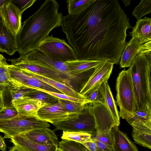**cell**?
Wrapping results in <instances>:
<instances>
[{"mask_svg":"<svg viewBox=\"0 0 151 151\" xmlns=\"http://www.w3.org/2000/svg\"><path fill=\"white\" fill-rule=\"evenodd\" d=\"M22 13L26 9L31 6L36 0H10Z\"/></svg>","mask_w":151,"mask_h":151,"instance_id":"cell-39","label":"cell"},{"mask_svg":"<svg viewBox=\"0 0 151 151\" xmlns=\"http://www.w3.org/2000/svg\"><path fill=\"white\" fill-rule=\"evenodd\" d=\"M149 54H151V41L142 44L132 37L127 42L119 62L120 67H129L138 55Z\"/></svg>","mask_w":151,"mask_h":151,"instance_id":"cell-14","label":"cell"},{"mask_svg":"<svg viewBox=\"0 0 151 151\" xmlns=\"http://www.w3.org/2000/svg\"><path fill=\"white\" fill-rule=\"evenodd\" d=\"M93 139L95 140L96 142L98 151H104L112 147L104 143L97 140L94 139Z\"/></svg>","mask_w":151,"mask_h":151,"instance_id":"cell-41","label":"cell"},{"mask_svg":"<svg viewBox=\"0 0 151 151\" xmlns=\"http://www.w3.org/2000/svg\"><path fill=\"white\" fill-rule=\"evenodd\" d=\"M22 100L39 102L41 103L43 106L55 103L58 101V98L47 93L35 89L30 92Z\"/></svg>","mask_w":151,"mask_h":151,"instance_id":"cell-26","label":"cell"},{"mask_svg":"<svg viewBox=\"0 0 151 151\" xmlns=\"http://www.w3.org/2000/svg\"><path fill=\"white\" fill-rule=\"evenodd\" d=\"M8 60L11 62V65L60 82L73 88L71 85L72 80L67 76L52 69L28 61L21 56L16 59H8Z\"/></svg>","mask_w":151,"mask_h":151,"instance_id":"cell-9","label":"cell"},{"mask_svg":"<svg viewBox=\"0 0 151 151\" xmlns=\"http://www.w3.org/2000/svg\"><path fill=\"white\" fill-rule=\"evenodd\" d=\"M20 135L39 144L55 145L58 147L59 145L57 135L49 128L34 129Z\"/></svg>","mask_w":151,"mask_h":151,"instance_id":"cell-16","label":"cell"},{"mask_svg":"<svg viewBox=\"0 0 151 151\" xmlns=\"http://www.w3.org/2000/svg\"><path fill=\"white\" fill-rule=\"evenodd\" d=\"M102 61L77 59L64 63L71 73L77 77L87 71L95 68Z\"/></svg>","mask_w":151,"mask_h":151,"instance_id":"cell-23","label":"cell"},{"mask_svg":"<svg viewBox=\"0 0 151 151\" xmlns=\"http://www.w3.org/2000/svg\"><path fill=\"white\" fill-rule=\"evenodd\" d=\"M18 116L16 109L11 104L9 106H5L0 111V121L10 119Z\"/></svg>","mask_w":151,"mask_h":151,"instance_id":"cell-36","label":"cell"},{"mask_svg":"<svg viewBox=\"0 0 151 151\" xmlns=\"http://www.w3.org/2000/svg\"><path fill=\"white\" fill-rule=\"evenodd\" d=\"M58 101L64 106L69 113L80 112L86 104L90 103L88 101L78 102L60 99H58Z\"/></svg>","mask_w":151,"mask_h":151,"instance_id":"cell-31","label":"cell"},{"mask_svg":"<svg viewBox=\"0 0 151 151\" xmlns=\"http://www.w3.org/2000/svg\"><path fill=\"white\" fill-rule=\"evenodd\" d=\"M94 0H68L66 1L68 14L75 15L84 10Z\"/></svg>","mask_w":151,"mask_h":151,"instance_id":"cell-27","label":"cell"},{"mask_svg":"<svg viewBox=\"0 0 151 151\" xmlns=\"http://www.w3.org/2000/svg\"><path fill=\"white\" fill-rule=\"evenodd\" d=\"M4 137L0 135V150L2 151H6V145L4 141Z\"/></svg>","mask_w":151,"mask_h":151,"instance_id":"cell-42","label":"cell"},{"mask_svg":"<svg viewBox=\"0 0 151 151\" xmlns=\"http://www.w3.org/2000/svg\"><path fill=\"white\" fill-rule=\"evenodd\" d=\"M81 111L69 113L58 101L41 107L37 111V115L39 119L53 124L61 121L75 119L78 116Z\"/></svg>","mask_w":151,"mask_h":151,"instance_id":"cell-10","label":"cell"},{"mask_svg":"<svg viewBox=\"0 0 151 151\" xmlns=\"http://www.w3.org/2000/svg\"><path fill=\"white\" fill-rule=\"evenodd\" d=\"M55 0H46L24 22L17 36V51L24 55L38 47L55 28L61 26L63 17Z\"/></svg>","mask_w":151,"mask_h":151,"instance_id":"cell-2","label":"cell"},{"mask_svg":"<svg viewBox=\"0 0 151 151\" xmlns=\"http://www.w3.org/2000/svg\"><path fill=\"white\" fill-rule=\"evenodd\" d=\"M101 86L104 91L106 106L113 117L116 126H118L120 124V118L119 112L107 81L104 82Z\"/></svg>","mask_w":151,"mask_h":151,"instance_id":"cell-25","label":"cell"},{"mask_svg":"<svg viewBox=\"0 0 151 151\" xmlns=\"http://www.w3.org/2000/svg\"><path fill=\"white\" fill-rule=\"evenodd\" d=\"M10 141L23 151H57L58 148L55 145L36 143L20 135L11 138Z\"/></svg>","mask_w":151,"mask_h":151,"instance_id":"cell-18","label":"cell"},{"mask_svg":"<svg viewBox=\"0 0 151 151\" xmlns=\"http://www.w3.org/2000/svg\"><path fill=\"white\" fill-rule=\"evenodd\" d=\"M34 89H35L37 90L42 91L49 94H50L58 99H65L78 102H83L86 101H88L86 99H82L76 98L69 96L63 93H59L50 91L39 88H35Z\"/></svg>","mask_w":151,"mask_h":151,"instance_id":"cell-38","label":"cell"},{"mask_svg":"<svg viewBox=\"0 0 151 151\" xmlns=\"http://www.w3.org/2000/svg\"><path fill=\"white\" fill-rule=\"evenodd\" d=\"M104 151H114L113 148L106 150Z\"/></svg>","mask_w":151,"mask_h":151,"instance_id":"cell-49","label":"cell"},{"mask_svg":"<svg viewBox=\"0 0 151 151\" xmlns=\"http://www.w3.org/2000/svg\"><path fill=\"white\" fill-rule=\"evenodd\" d=\"M50 127L48 122L35 117L18 116L10 119L0 121V132L4 134V138L10 139L33 129Z\"/></svg>","mask_w":151,"mask_h":151,"instance_id":"cell-5","label":"cell"},{"mask_svg":"<svg viewBox=\"0 0 151 151\" xmlns=\"http://www.w3.org/2000/svg\"><path fill=\"white\" fill-rule=\"evenodd\" d=\"M37 49L53 59L63 63L77 59L73 48L62 39L48 36L39 45Z\"/></svg>","mask_w":151,"mask_h":151,"instance_id":"cell-7","label":"cell"},{"mask_svg":"<svg viewBox=\"0 0 151 151\" xmlns=\"http://www.w3.org/2000/svg\"><path fill=\"white\" fill-rule=\"evenodd\" d=\"M86 99L90 103H97L106 106L104 95L101 85L87 95Z\"/></svg>","mask_w":151,"mask_h":151,"instance_id":"cell-33","label":"cell"},{"mask_svg":"<svg viewBox=\"0 0 151 151\" xmlns=\"http://www.w3.org/2000/svg\"><path fill=\"white\" fill-rule=\"evenodd\" d=\"M8 63H0V87L6 88L9 92L17 89L13 83L6 65Z\"/></svg>","mask_w":151,"mask_h":151,"instance_id":"cell-28","label":"cell"},{"mask_svg":"<svg viewBox=\"0 0 151 151\" xmlns=\"http://www.w3.org/2000/svg\"><path fill=\"white\" fill-rule=\"evenodd\" d=\"M0 47L3 52L10 55L17 50V37L6 27L0 18Z\"/></svg>","mask_w":151,"mask_h":151,"instance_id":"cell-19","label":"cell"},{"mask_svg":"<svg viewBox=\"0 0 151 151\" xmlns=\"http://www.w3.org/2000/svg\"><path fill=\"white\" fill-rule=\"evenodd\" d=\"M126 120L130 125L135 122L151 121V108L144 111L136 110L132 116Z\"/></svg>","mask_w":151,"mask_h":151,"instance_id":"cell-34","label":"cell"},{"mask_svg":"<svg viewBox=\"0 0 151 151\" xmlns=\"http://www.w3.org/2000/svg\"><path fill=\"white\" fill-rule=\"evenodd\" d=\"M91 103L86 104L77 118L61 121L53 124L56 130L69 132L96 133L95 118L91 108Z\"/></svg>","mask_w":151,"mask_h":151,"instance_id":"cell-6","label":"cell"},{"mask_svg":"<svg viewBox=\"0 0 151 151\" xmlns=\"http://www.w3.org/2000/svg\"><path fill=\"white\" fill-rule=\"evenodd\" d=\"M62 31L77 59L117 64L127 43L129 18L117 0H94L75 15L63 16Z\"/></svg>","mask_w":151,"mask_h":151,"instance_id":"cell-1","label":"cell"},{"mask_svg":"<svg viewBox=\"0 0 151 151\" xmlns=\"http://www.w3.org/2000/svg\"><path fill=\"white\" fill-rule=\"evenodd\" d=\"M9 151H23L15 145H13L12 147H11Z\"/></svg>","mask_w":151,"mask_h":151,"instance_id":"cell-45","label":"cell"},{"mask_svg":"<svg viewBox=\"0 0 151 151\" xmlns=\"http://www.w3.org/2000/svg\"><path fill=\"white\" fill-rule=\"evenodd\" d=\"M20 56L28 61L52 69L67 76L72 80L76 78L71 73L64 63L53 59L38 49L31 51L25 55Z\"/></svg>","mask_w":151,"mask_h":151,"instance_id":"cell-11","label":"cell"},{"mask_svg":"<svg viewBox=\"0 0 151 151\" xmlns=\"http://www.w3.org/2000/svg\"><path fill=\"white\" fill-rule=\"evenodd\" d=\"M5 91H8L5 88L0 87V97L4 98V94Z\"/></svg>","mask_w":151,"mask_h":151,"instance_id":"cell-44","label":"cell"},{"mask_svg":"<svg viewBox=\"0 0 151 151\" xmlns=\"http://www.w3.org/2000/svg\"><path fill=\"white\" fill-rule=\"evenodd\" d=\"M6 67L13 83L17 88L20 87L39 88L62 93L55 88L32 76L26 70L8 64Z\"/></svg>","mask_w":151,"mask_h":151,"instance_id":"cell-8","label":"cell"},{"mask_svg":"<svg viewBox=\"0 0 151 151\" xmlns=\"http://www.w3.org/2000/svg\"><path fill=\"white\" fill-rule=\"evenodd\" d=\"M91 138L112 147L113 139L111 131L109 132L96 133L94 135L91 136Z\"/></svg>","mask_w":151,"mask_h":151,"instance_id":"cell-37","label":"cell"},{"mask_svg":"<svg viewBox=\"0 0 151 151\" xmlns=\"http://www.w3.org/2000/svg\"><path fill=\"white\" fill-rule=\"evenodd\" d=\"M132 127V136L137 144L151 149V121L138 122L130 124Z\"/></svg>","mask_w":151,"mask_h":151,"instance_id":"cell-17","label":"cell"},{"mask_svg":"<svg viewBox=\"0 0 151 151\" xmlns=\"http://www.w3.org/2000/svg\"><path fill=\"white\" fill-rule=\"evenodd\" d=\"M111 131L113 139L112 148L114 151H138L136 146L120 130L118 126L113 127Z\"/></svg>","mask_w":151,"mask_h":151,"instance_id":"cell-21","label":"cell"},{"mask_svg":"<svg viewBox=\"0 0 151 151\" xmlns=\"http://www.w3.org/2000/svg\"><path fill=\"white\" fill-rule=\"evenodd\" d=\"M122 1L124 3L126 6H128L130 3L131 0H123Z\"/></svg>","mask_w":151,"mask_h":151,"instance_id":"cell-47","label":"cell"},{"mask_svg":"<svg viewBox=\"0 0 151 151\" xmlns=\"http://www.w3.org/2000/svg\"><path fill=\"white\" fill-rule=\"evenodd\" d=\"M5 106L4 98L0 97V111Z\"/></svg>","mask_w":151,"mask_h":151,"instance_id":"cell-43","label":"cell"},{"mask_svg":"<svg viewBox=\"0 0 151 151\" xmlns=\"http://www.w3.org/2000/svg\"><path fill=\"white\" fill-rule=\"evenodd\" d=\"M57 151H63V150H62L60 148L58 147V148L57 150Z\"/></svg>","mask_w":151,"mask_h":151,"instance_id":"cell-50","label":"cell"},{"mask_svg":"<svg viewBox=\"0 0 151 151\" xmlns=\"http://www.w3.org/2000/svg\"><path fill=\"white\" fill-rule=\"evenodd\" d=\"M136 102V110L151 108V54L138 55L129 68Z\"/></svg>","mask_w":151,"mask_h":151,"instance_id":"cell-3","label":"cell"},{"mask_svg":"<svg viewBox=\"0 0 151 151\" xmlns=\"http://www.w3.org/2000/svg\"><path fill=\"white\" fill-rule=\"evenodd\" d=\"M34 89L26 87H20L10 91L12 104H14L22 99Z\"/></svg>","mask_w":151,"mask_h":151,"instance_id":"cell-35","label":"cell"},{"mask_svg":"<svg viewBox=\"0 0 151 151\" xmlns=\"http://www.w3.org/2000/svg\"><path fill=\"white\" fill-rule=\"evenodd\" d=\"M27 71L32 76L51 86L64 94L76 98L86 99V97L81 95L79 92H77L73 88L63 83Z\"/></svg>","mask_w":151,"mask_h":151,"instance_id":"cell-24","label":"cell"},{"mask_svg":"<svg viewBox=\"0 0 151 151\" xmlns=\"http://www.w3.org/2000/svg\"><path fill=\"white\" fill-rule=\"evenodd\" d=\"M130 34L141 43L151 41V18L145 17L137 20Z\"/></svg>","mask_w":151,"mask_h":151,"instance_id":"cell-20","label":"cell"},{"mask_svg":"<svg viewBox=\"0 0 151 151\" xmlns=\"http://www.w3.org/2000/svg\"><path fill=\"white\" fill-rule=\"evenodd\" d=\"M58 147L63 151H89L80 143L63 139L60 142Z\"/></svg>","mask_w":151,"mask_h":151,"instance_id":"cell-32","label":"cell"},{"mask_svg":"<svg viewBox=\"0 0 151 151\" xmlns=\"http://www.w3.org/2000/svg\"><path fill=\"white\" fill-rule=\"evenodd\" d=\"M151 12V0H142L134 8L132 13L137 20Z\"/></svg>","mask_w":151,"mask_h":151,"instance_id":"cell-30","label":"cell"},{"mask_svg":"<svg viewBox=\"0 0 151 151\" xmlns=\"http://www.w3.org/2000/svg\"><path fill=\"white\" fill-rule=\"evenodd\" d=\"M90 134L81 132L63 131L62 139L70 140L80 143L84 142L91 138Z\"/></svg>","mask_w":151,"mask_h":151,"instance_id":"cell-29","label":"cell"},{"mask_svg":"<svg viewBox=\"0 0 151 151\" xmlns=\"http://www.w3.org/2000/svg\"><path fill=\"white\" fill-rule=\"evenodd\" d=\"M0 52H3V51L2 50V49L0 47Z\"/></svg>","mask_w":151,"mask_h":151,"instance_id":"cell-51","label":"cell"},{"mask_svg":"<svg viewBox=\"0 0 151 151\" xmlns=\"http://www.w3.org/2000/svg\"><path fill=\"white\" fill-rule=\"evenodd\" d=\"M12 105L16 109L19 116L38 119L37 111L43 106L40 102L27 100H21Z\"/></svg>","mask_w":151,"mask_h":151,"instance_id":"cell-22","label":"cell"},{"mask_svg":"<svg viewBox=\"0 0 151 151\" xmlns=\"http://www.w3.org/2000/svg\"><path fill=\"white\" fill-rule=\"evenodd\" d=\"M114 64L106 61H102L95 68L93 73L80 90L79 93L86 96L95 89L108 81L111 73Z\"/></svg>","mask_w":151,"mask_h":151,"instance_id":"cell-12","label":"cell"},{"mask_svg":"<svg viewBox=\"0 0 151 151\" xmlns=\"http://www.w3.org/2000/svg\"><path fill=\"white\" fill-rule=\"evenodd\" d=\"M81 144L89 151H98L95 140L91 138Z\"/></svg>","mask_w":151,"mask_h":151,"instance_id":"cell-40","label":"cell"},{"mask_svg":"<svg viewBox=\"0 0 151 151\" xmlns=\"http://www.w3.org/2000/svg\"><path fill=\"white\" fill-rule=\"evenodd\" d=\"M91 104L95 121L96 133L110 132L112 128L116 126L107 106L97 103H91Z\"/></svg>","mask_w":151,"mask_h":151,"instance_id":"cell-15","label":"cell"},{"mask_svg":"<svg viewBox=\"0 0 151 151\" xmlns=\"http://www.w3.org/2000/svg\"><path fill=\"white\" fill-rule=\"evenodd\" d=\"M7 0H0V9L2 6L7 1Z\"/></svg>","mask_w":151,"mask_h":151,"instance_id":"cell-48","label":"cell"},{"mask_svg":"<svg viewBox=\"0 0 151 151\" xmlns=\"http://www.w3.org/2000/svg\"><path fill=\"white\" fill-rule=\"evenodd\" d=\"M22 14L10 0H7L0 9V18L6 27L17 37L22 27Z\"/></svg>","mask_w":151,"mask_h":151,"instance_id":"cell-13","label":"cell"},{"mask_svg":"<svg viewBox=\"0 0 151 151\" xmlns=\"http://www.w3.org/2000/svg\"><path fill=\"white\" fill-rule=\"evenodd\" d=\"M6 63L5 58L3 55L0 54V63Z\"/></svg>","mask_w":151,"mask_h":151,"instance_id":"cell-46","label":"cell"},{"mask_svg":"<svg viewBox=\"0 0 151 151\" xmlns=\"http://www.w3.org/2000/svg\"><path fill=\"white\" fill-rule=\"evenodd\" d=\"M116 103L119 108V117L127 119L136 110V102L129 70H123L119 74L116 83Z\"/></svg>","mask_w":151,"mask_h":151,"instance_id":"cell-4","label":"cell"}]
</instances>
